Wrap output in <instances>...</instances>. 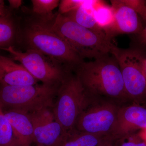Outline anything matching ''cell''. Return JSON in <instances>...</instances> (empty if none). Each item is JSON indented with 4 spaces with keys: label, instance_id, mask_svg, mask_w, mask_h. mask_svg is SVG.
<instances>
[{
    "label": "cell",
    "instance_id": "6da1fadb",
    "mask_svg": "<svg viewBox=\"0 0 146 146\" xmlns=\"http://www.w3.org/2000/svg\"><path fill=\"white\" fill-rule=\"evenodd\" d=\"M74 71L91 96L119 104L129 101L119 66L110 54L91 61L84 60Z\"/></svg>",
    "mask_w": 146,
    "mask_h": 146
},
{
    "label": "cell",
    "instance_id": "7a4b0ae2",
    "mask_svg": "<svg viewBox=\"0 0 146 146\" xmlns=\"http://www.w3.org/2000/svg\"><path fill=\"white\" fill-rule=\"evenodd\" d=\"M55 15L29 20L24 30V39L28 49L56 60L72 72L84 60L53 28Z\"/></svg>",
    "mask_w": 146,
    "mask_h": 146
},
{
    "label": "cell",
    "instance_id": "3957f363",
    "mask_svg": "<svg viewBox=\"0 0 146 146\" xmlns=\"http://www.w3.org/2000/svg\"><path fill=\"white\" fill-rule=\"evenodd\" d=\"M52 25L55 31L84 60L110 54L113 43L106 33L86 29L59 13L53 18Z\"/></svg>",
    "mask_w": 146,
    "mask_h": 146
},
{
    "label": "cell",
    "instance_id": "277c9868",
    "mask_svg": "<svg viewBox=\"0 0 146 146\" xmlns=\"http://www.w3.org/2000/svg\"><path fill=\"white\" fill-rule=\"evenodd\" d=\"M56 98L52 112L65 131L74 128L80 115L98 98L86 92L78 77L72 72L60 83Z\"/></svg>",
    "mask_w": 146,
    "mask_h": 146
},
{
    "label": "cell",
    "instance_id": "5b68a950",
    "mask_svg": "<svg viewBox=\"0 0 146 146\" xmlns=\"http://www.w3.org/2000/svg\"><path fill=\"white\" fill-rule=\"evenodd\" d=\"M1 84L0 102L3 109L15 110L27 114L44 108H52L60 85L42 84L13 86Z\"/></svg>",
    "mask_w": 146,
    "mask_h": 146
},
{
    "label": "cell",
    "instance_id": "8992f818",
    "mask_svg": "<svg viewBox=\"0 0 146 146\" xmlns=\"http://www.w3.org/2000/svg\"><path fill=\"white\" fill-rule=\"evenodd\" d=\"M110 54L119 66L129 101L138 104L145 101L146 57L143 53L134 48H121L113 43Z\"/></svg>",
    "mask_w": 146,
    "mask_h": 146
},
{
    "label": "cell",
    "instance_id": "52a82bcc",
    "mask_svg": "<svg viewBox=\"0 0 146 146\" xmlns=\"http://www.w3.org/2000/svg\"><path fill=\"white\" fill-rule=\"evenodd\" d=\"M1 50L9 53L12 59L18 61L38 81L42 84L59 85L69 72L65 66L35 50L28 49L25 52L13 46Z\"/></svg>",
    "mask_w": 146,
    "mask_h": 146
},
{
    "label": "cell",
    "instance_id": "ba28073f",
    "mask_svg": "<svg viewBox=\"0 0 146 146\" xmlns=\"http://www.w3.org/2000/svg\"><path fill=\"white\" fill-rule=\"evenodd\" d=\"M119 104L112 100L97 98L79 116L74 128L110 138L121 106Z\"/></svg>",
    "mask_w": 146,
    "mask_h": 146
},
{
    "label": "cell",
    "instance_id": "9c48e42d",
    "mask_svg": "<svg viewBox=\"0 0 146 146\" xmlns=\"http://www.w3.org/2000/svg\"><path fill=\"white\" fill-rule=\"evenodd\" d=\"M28 114L34 129V142L37 146H55L66 131L56 119L52 108Z\"/></svg>",
    "mask_w": 146,
    "mask_h": 146
},
{
    "label": "cell",
    "instance_id": "30bf717a",
    "mask_svg": "<svg viewBox=\"0 0 146 146\" xmlns=\"http://www.w3.org/2000/svg\"><path fill=\"white\" fill-rule=\"evenodd\" d=\"M114 21L106 32L110 39L118 35L139 34L144 27L141 17L129 3L128 0H112Z\"/></svg>",
    "mask_w": 146,
    "mask_h": 146
},
{
    "label": "cell",
    "instance_id": "8fae6325",
    "mask_svg": "<svg viewBox=\"0 0 146 146\" xmlns=\"http://www.w3.org/2000/svg\"><path fill=\"white\" fill-rule=\"evenodd\" d=\"M146 128V108L133 103L121 106L110 138L113 141Z\"/></svg>",
    "mask_w": 146,
    "mask_h": 146
},
{
    "label": "cell",
    "instance_id": "7c38bea8",
    "mask_svg": "<svg viewBox=\"0 0 146 146\" xmlns=\"http://www.w3.org/2000/svg\"><path fill=\"white\" fill-rule=\"evenodd\" d=\"M3 110L13 129L18 146H30L34 142V129L29 114L15 110Z\"/></svg>",
    "mask_w": 146,
    "mask_h": 146
},
{
    "label": "cell",
    "instance_id": "4fadbf2b",
    "mask_svg": "<svg viewBox=\"0 0 146 146\" xmlns=\"http://www.w3.org/2000/svg\"><path fill=\"white\" fill-rule=\"evenodd\" d=\"M0 70L3 72L1 83L13 86H28L37 84L38 81L21 64L11 58L0 55Z\"/></svg>",
    "mask_w": 146,
    "mask_h": 146
},
{
    "label": "cell",
    "instance_id": "5bb4252c",
    "mask_svg": "<svg viewBox=\"0 0 146 146\" xmlns=\"http://www.w3.org/2000/svg\"><path fill=\"white\" fill-rule=\"evenodd\" d=\"M108 139H111L108 136L82 132L74 128L65 131L55 146H98Z\"/></svg>",
    "mask_w": 146,
    "mask_h": 146
},
{
    "label": "cell",
    "instance_id": "9a60e30c",
    "mask_svg": "<svg viewBox=\"0 0 146 146\" xmlns=\"http://www.w3.org/2000/svg\"><path fill=\"white\" fill-rule=\"evenodd\" d=\"M92 13L98 25L106 33L114 23V12L111 6L104 1H95Z\"/></svg>",
    "mask_w": 146,
    "mask_h": 146
},
{
    "label": "cell",
    "instance_id": "2e32d148",
    "mask_svg": "<svg viewBox=\"0 0 146 146\" xmlns=\"http://www.w3.org/2000/svg\"><path fill=\"white\" fill-rule=\"evenodd\" d=\"M84 5L72 11L63 15L86 29L100 33H105L104 31L98 25L92 12L87 10Z\"/></svg>",
    "mask_w": 146,
    "mask_h": 146
},
{
    "label": "cell",
    "instance_id": "e0dca14e",
    "mask_svg": "<svg viewBox=\"0 0 146 146\" xmlns=\"http://www.w3.org/2000/svg\"><path fill=\"white\" fill-rule=\"evenodd\" d=\"M16 36L15 25L9 16H0V49L13 46Z\"/></svg>",
    "mask_w": 146,
    "mask_h": 146
},
{
    "label": "cell",
    "instance_id": "ac0fdd59",
    "mask_svg": "<svg viewBox=\"0 0 146 146\" xmlns=\"http://www.w3.org/2000/svg\"><path fill=\"white\" fill-rule=\"evenodd\" d=\"M0 146H18L11 125L0 102Z\"/></svg>",
    "mask_w": 146,
    "mask_h": 146
},
{
    "label": "cell",
    "instance_id": "d6986e66",
    "mask_svg": "<svg viewBox=\"0 0 146 146\" xmlns=\"http://www.w3.org/2000/svg\"><path fill=\"white\" fill-rule=\"evenodd\" d=\"M33 11L39 16H47L52 15L53 10L60 3L58 0H32Z\"/></svg>",
    "mask_w": 146,
    "mask_h": 146
},
{
    "label": "cell",
    "instance_id": "ffe728a7",
    "mask_svg": "<svg viewBox=\"0 0 146 146\" xmlns=\"http://www.w3.org/2000/svg\"><path fill=\"white\" fill-rule=\"evenodd\" d=\"M113 144L114 146H146V143L136 133L116 140Z\"/></svg>",
    "mask_w": 146,
    "mask_h": 146
},
{
    "label": "cell",
    "instance_id": "44dd1931",
    "mask_svg": "<svg viewBox=\"0 0 146 146\" xmlns=\"http://www.w3.org/2000/svg\"><path fill=\"white\" fill-rule=\"evenodd\" d=\"M86 1H74V0H63L59 3V12L64 14L78 8L83 5Z\"/></svg>",
    "mask_w": 146,
    "mask_h": 146
},
{
    "label": "cell",
    "instance_id": "7402d4cb",
    "mask_svg": "<svg viewBox=\"0 0 146 146\" xmlns=\"http://www.w3.org/2000/svg\"><path fill=\"white\" fill-rule=\"evenodd\" d=\"M138 35V40L142 44L146 46V25Z\"/></svg>",
    "mask_w": 146,
    "mask_h": 146
},
{
    "label": "cell",
    "instance_id": "603a6c76",
    "mask_svg": "<svg viewBox=\"0 0 146 146\" xmlns=\"http://www.w3.org/2000/svg\"><path fill=\"white\" fill-rule=\"evenodd\" d=\"M8 2L10 7L14 9L19 8L22 3L21 0H9Z\"/></svg>",
    "mask_w": 146,
    "mask_h": 146
},
{
    "label": "cell",
    "instance_id": "cb8c5ba5",
    "mask_svg": "<svg viewBox=\"0 0 146 146\" xmlns=\"http://www.w3.org/2000/svg\"><path fill=\"white\" fill-rule=\"evenodd\" d=\"M9 15L3 1H0V16Z\"/></svg>",
    "mask_w": 146,
    "mask_h": 146
},
{
    "label": "cell",
    "instance_id": "d4e9b609",
    "mask_svg": "<svg viewBox=\"0 0 146 146\" xmlns=\"http://www.w3.org/2000/svg\"><path fill=\"white\" fill-rule=\"evenodd\" d=\"M138 134L141 139L146 143V128L140 130Z\"/></svg>",
    "mask_w": 146,
    "mask_h": 146
},
{
    "label": "cell",
    "instance_id": "484cf974",
    "mask_svg": "<svg viewBox=\"0 0 146 146\" xmlns=\"http://www.w3.org/2000/svg\"><path fill=\"white\" fill-rule=\"evenodd\" d=\"M113 142V141L111 139H108L107 141H104L98 146H114Z\"/></svg>",
    "mask_w": 146,
    "mask_h": 146
},
{
    "label": "cell",
    "instance_id": "4316f807",
    "mask_svg": "<svg viewBox=\"0 0 146 146\" xmlns=\"http://www.w3.org/2000/svg\"><path fill=\"white\" fill-rule=\"evenodd\" d=\"M4 73L2 71L0 70V83L2 80L3 78Z\"/></svg>",
    "mask_w": 146,
    "mask_h": 146
},
{
    "label": "cell",
    "instance_id": "83f0119b",
    "mask_svg": "<svg viewBox=\"0 0 146 146\" xmlns=\"http://www.w3.org/2000/svg\"><path fill=\"white\" fill-rule=\"evenodd\" d=\"M145 72L146 74V58L145 59Z\"/></svg>",
    "mask_w": 146,
    "mask_h": 146
},
{
    "label": "cell",
    "instance_id": "f1b7e54d",
    "mask_svg": "<svg viewBox=\"0 0 146 146\" xmlns=\"http://www.w3.org/2000/svg\"></svg>",
    "mask_w": 146,
    "mask_h": 146
}]
</instances>
